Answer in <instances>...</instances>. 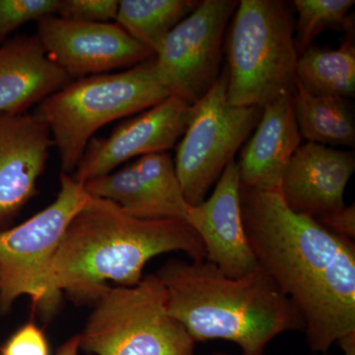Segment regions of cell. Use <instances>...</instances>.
<instances>
[{
    "label": "cell",
    "mask_w": 355,
    "mask_h": 355,
    "mask_svg": "<svg viewBox=\"0 0 355 355\" xmlns=\"http://www.w3.org/2000/svg\"><path fill=\"white\" fill-rule=\"evenodd\" d=\"M195 0H121L116 24L156 53L167 35L198 6Z\"/></svg>",
    "instance_id": "ffe728a7"
},
{
    "label": "cell",
    "mask_w": 355,
    "mask_h": 355,
    "mask_svg": "<svg viewBox=\"0 0 355 355\" xmlns=\"http://www.w3.org/2000/svg\"><path fill=\"white\" fill-rule=\"evenodd\" d=\"M320 223L336 234L354 239L355 236V209L354 205H345L342 209L334 212L330 216L320 219Z\"/></svg>",
    "instance_id": "d4e9b609"
},
{
    "label": "cell",
    "mask_w": 355,
    "mask_h": 355,
    "mask_svg": "<svg viewBox=\"0 0 355 355\" xmlns=\"http://www.w3.org/2000/svg\"><path fill=\"white\" fill-rule=\"evenodd\" d=\"M51 146L50 130L36 114H0V231L38 193Z\"/></svg>",
    "instance_id": "5bb4252c"
},
{
    "label": "cell",
    "mask_w": 355,
    "mask_h": 355,
    "mask_svg": "<svg viewBox=\"0 0 355 355\" xmlns=\"http://www.w3.org/2000/svg\"><path fill=\"white\" fill-rule=\"evenodd\" d=\"M37 23V36L49 57L72 80L130 69L155 57L116 23L83 22L58 15Z\"/></svg>",
    "instance_id": "30bf717a"
},
{
    "label": "cell",
    "mask_w": 355,
    "mask_h": 355,
    "mask_svg": "<svg viewBox=\"0 0 355 355\" xmlns=\"http://www.w3.org/2000/svg\"><path fill=\"white\" fill-rule=\"evenodd\" d=\"M293 100L302 139L326 146L354 147V114L349 99L311 94L296 81Z\"/></svg>",
    "instance_id": "ac0fdd59"
},
{
    "label": "cell",
    "mask_w": 355,
    "mask_h": 355,
    "mask_svg": "<svg viewBox=\"0 0 355 355\" xmlns=\"http://www.w3.org/2000/svg\"><path fill=\"white\" fill-rule=\"evenodd\" d=\"M71 81L37 35L15 37L0 46V114L26 113Z\"/></svg>",
    "instance_id": "e0dca14e"
},
{
    "label": "cell",
    "mask_w": 355,
    "mask_h": 355,
    "mask_svg": "<svg viewBox=\"0 0 355 355\" xmlns=\"http://www.w3.org/2000/svg\"><path fill=\"white\" fill-rule=\"evenodd\" d=\"M211 355H232V354H226V352H214V354H212Z\"/></svg>",
    "instance_id": "83f0119b"
},
{
    "label": "cell",
    "mask_w": 355,
    "mask_h": 355,
    "mask_svg": "<svg viewBox=\"0 0 355 355\" xmlns=\"http://www.w3.org/2000/svg\"><path fill=\"white\" fill-rule=\"evenodd\" d=\"M354 170L352 151L306 142L292 156L279 193L294 212L320 220L345 207V191Z\"/></svg>",
    "instance_id": "9a60e30c"
},
{
    "label": "cell",
    "mask_w": 355,
    "mask_h": 355,
    "mask_svg": "<svg viewBox=\"0 0 355 355\" xmlns=\"http://www.w3.org/2000/svg\"><path fill=\"white\" fill-rule=\"evenodd\" d=\"M90 198L84 184L60 174L58 197L46 209L15 226L0 231V309L8 311L22 295L49 319L62 293L53 286V263L70 221Z\"/></svg>",
    "instance_id": "52a82bcc"
},
{
    "label": "cell",
    "mask_w": 355,
    "mask_h": 355,
    "mask_svg": "<svg viewBox=\"0 0 355 355\" xmlns=\"http://www.w3.org/2000/svg\"><path fill=\"white\" fill-rule=\"evenodd\" d=\"M343 355H355V334L345 336L338 342Z\"/></svg>",
    "instance_id": "4316f807"
},
{
    "label": "cell",
    "mask_w": 355,
    "mask_h": 355,
    "mask_svg": "<svg viewBox=\"0 0 355 355\" xmlns=\"http://www.w3.org/2000/svg\"><path fill=\"white\" fill-rule=\"evenodd\" d=\"M170 252H182L191 261L207 257L188 221L135 218L116 203L90 196L70 221L53 259V286L74 300L94 302L108 282L139 284L147 261Z\"/></svg>",
    "instance_id": "7a4b0ae2"
},
{
    "label": "cell",
    "mask_w": 355,
    "mask_h": 355,
    "mask_svg": "<svg viewBox=\"0 0 355 355\" xmlns=\"http://www.w3.org/2000/svg\"><path fill=\"white\" fill-rule=\"evenodd\" d=\"M80 350V340L79 335L72 336L64 345H60L57 355H78Z\"/></svg>",
    "instance_id": "484cf974"
},
{
    "label": "cell",
    "mask_w": 355,
    "mask_h": 355,
    "mask_svg": "<svg viewBox=\"0 0 355 355\" xmlns=\"http://www.w3.org/2000/svg\"><path fill=\"white\" fill-rule=\"evenodd\" d=\"M91 197L116 203L123 212L144 220L188 219L174 159L167 153L146 154L119 170L84 184Z\"/></svg>",
    "instance_id": "7c38bea8"
},
{
    "label": "cell",
    "mask_w": 355,
    "mask_h": 355,
    "mask_svg": "<svg viewBox=\"0 0 355 355\" xmlns=\"http://www.w3.org/2000/svg\"><path fill=\"white\" fill-rule=\"evenodd\" d=\"M155 275L168 312L196 343L228 340L242 355H263L277 336L305 330L297 307L260 265L234 279L207 260H170Z\"/></svg>",
    "instance_id": "3957f363"
},
{
    "label": "cell",
    "mask_w": 355,
    "mask_h": 355,
    "mask_svg": "<svg viewBox=\"0 0 355 355\" xmlns=\"http://www.w3.org/2000/svg\"><path fill=\"white\" fill-rule=\"evenodd\" d=\"M60 0H0V44L21 26L58 15Z\"/></svg>",
    "instance_id": "7402d4cb"
},
{
    "label": "cell",
    "mask_w": 355,
    "mask_h": 355,
    "mask_svg": "<svg viewBox=\"0 0 355 355\" xmlns=\"http://www.w3.org/2000/svg\"><path fill=\"white\" fill-rule=\"evenodd\" d=\"M224 69L209 92L191 105L188 127L177 146L174 163L184 198L200 205L226 166L254 132L263 108L231 105Z\"/></svg>",
    "instance_id": "ba28073f"
},
{
    "label": "cell",
    "mask_w": 355,
    "mask_h": 355,
    "mask_svg": "<svg viewBox=\"0 0 355 355\" xmlns=\"http://www.w3.org/2000/svg\"><path fill=\"white\" fill-rule=\"evenodd\" d=\"M238 1L202 0L156 51V73L170 96L193 105L218 79L222 46Z\"/></svg>",
    "instance_id": "9c48e42d"
},
{
    "label": "cell",
    "mask_w": 355,
    "mask_h": 355,
    "mask_svg": "<svg viewBox=\"0 0 355 355\" xmlns=\"http://www.w3.org/2000/svg\"><path fill=\"white\" fill-rule=\"evenodd\" d=\"M168 97L153 58L125 71L72 80L40 103L36 114L50 130L62 173L72 175L97 130Z\"/></svg>",
    "instance_id": "277c9868"
},
{
    "label": "cell",
    "mask_w": 355,
    "mask_h": 355,
    "mask_svg": "<svg viewBox=\"0 0 355 355\" xmlns=\"http://www.w3.org/2000/svg\"><path fill=\"white\" fill-rule=\"evenodd\" d=\"M116 0H60L58 16L83 22L110 23L116 20Z\"/></svg>",
    "instance_id": "603a6c76"
},
{
    "label": "cell",
    "mask_w": 355,
    "mask_h": 355,
    "mask_svg": "<svg viewBox=\"0 0 355 355\" xmlns=\"http://www.w3.org/2000/svg\"><path fill=\"white\" fill-rule=\"evenodd\" d=\"M191 105L170 96L153 108L121 123L106 137H93L71 175L83 184L146 154L166 153L183 137Z\"/></svg>",
    "instance_id": "8fae6325"
},
{
    "label": "cell",
    "mask_w": 355,
    "mask_h": 355,
    "mask_svg": "<svg viewBox=\"0 0 355 355\" xmlns=\"http://www.w3.org/2000/svg\"><path fill=\"white\" fill-rule=\"evenodd\" d=\"M240 189L239 167L233 160L216 182L211 196L191 207L187 219L205 245V260L234 279L259 266L245 232Z\"/></svg>",
    "instance_id": "4fadbf2b"
},
{
    "label": "cell",
    "mask_w": 355,
    "mask_h": 355,
    "mask_svg": "<svg viewBox=\"0 0 355 355\" xmlns=\"http://www.w3.org/2000/svg\"><path fill=\"white\" fill-rule=\"evenodd\" d=\"M248 242L259 265L302 315L308 347L327 354L355 334V247L319 221L297 214L279 191L241 184Z\"/></svg>",
    "instance_id": "6da1fadb"
},
{
    "label": "cell",
    "mask_w": 355,
    "mask_h": 355,
    "mask_svg": "<svg viewBox=\"0 0 355 355\" xmlns=\"http://www.w3.org/2000/svg\"><path fill=\"white\" fill-rule=\"evenodd\" d=\"M0 355H50V349L44 331L34 322H29L2 345Z\"/></svg>",
    "instance_id": "cb8c5ba5"
},
{
    "label": "cell",
    "mask_w": 355,
    "mask_h": 355,
    "mask_svg": "<svg viewBox=\"0 0 355 355\" xmlns=\"http://www.w3.org/2000/svg\"><path fill=\"white\" fill-rule=\"evenodd\" d=\"M293 3L298 13L296 46L302 53L312 46L313 41L324 30L354 31L349 16L354 0H295Z\"/></svg>",
    "instance_id": "44dd1931"
},
{
    "label": "cell",
    "mask_w": 355,
    "mask_h": 355,
    "mask_svg": "<svg viewBox=\"0 0 355 355\" xmlns=\"http://www.w3.org/2000/svg\"><path fill=\"white\" fill-rule=\"evenodd\" d=\"M296 81L311 94L345 99L355 94V46L352 37L340 48L310 46L298 58Z\"/></svg>",
    "instance_id": "d6986e66"
},
{
    "label": "cell",
    "mask_w": 355,
    "mask_h": 355,
    "mask_svg": "<svg viewBox=\"0 0 355 355\" xmlns=\"http://www.w3.org/2000/svg\"><path fill=\"white\" fill-rule=\"evenodd\" d=\"M81 335L80 349L95 355H195L196 343L169 314L156 275L135 286H107Z\"/></svg>",
    "instance_id": "8992f818"
},
{
    "label": "cell",
    "mask_w": 355,
    "mask_h": 355,
    "mask_svg": "<svg viewBox=\"0 0 355 355\" xmlns=\"http://www.w3.org/2000/svg\"><path fill=\"white\" fill-rule=\"evenodd\" d=\"M226 40L227 99L263 108L293 94L298 50L288 6L280 0H241Z\"/></svg>",
    "instance_id": "5b68a950"
},
{
    "label": "cell",
    "mask_w": 355,
    "mask_h": 355,
    "mask_svg": "<svg viewBox=\"0 0 355 355\" xmlns=\"http://www.w3.org/2000/svg\"><path fill=\"white\" fill-rule=\"evenodd\" d=\"M301 140L293 94L266 105L237 162L241 184L257 191H279L287 166Z\"/></svg>",
    "instance_id": "2e32d148"
}]
</instances>
